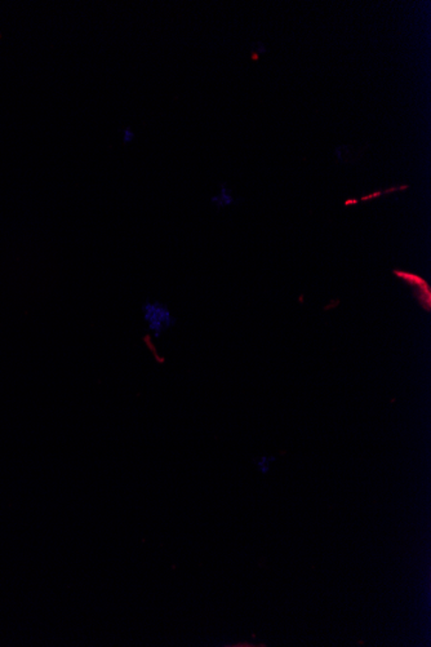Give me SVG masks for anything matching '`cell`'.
<instances>
[{
  "label": "cell",
  "mask_w": 431,
  "mask_h": 647,
  "mask_svg": "<svg viewBox=\"0 0 431 647\" xmlns=\"http://www.w3.org/2000/svg\"><path fill=\"white\" fill-rule=\"evenodd\" d=\"M233 196H230V191L227 188L222 187L221 194L219 196H213L212 204L219 205V207H225L233 204Z\"/></svg>",
  "instance_id": "3957f363"
},
{
  "label": "cell",
  "mask_w": 431,
  "mask_h": 647,
  "mask_svg": "<svg viewBox=\"0 0 431 647\" xmlns=\"http://www.w3.org/2000/svg\"><path fill=\"white\" fill-rule=\"evenodd\" d=\"M135 140V132L131 128L123 129V142L124 143H129Z\"/></svg>",
  "instance_id": "277c9868"
},
{
  "label": "cell",
  "mask_w": 431,
  "mask_h": 647,
  "mask_svg": "<svg viewBox=\"0 0 431 647\" xmlns=\"http://www.w3.org/2000/svg\"><path fill=\"white\" fill-rule=\"evenodd\" d=\"M143 320L148 325L149 331L159 337L163 332L170 330L176 325V317L172 314L170 308L159 301H145L142 305Z\"/></svg>",
  "instance_id": "6da1fadb"
},
{
  "label": "cell",
  "mask_w": 431,
  "mask_h": 647,
  "mask_svg": "<svg viewBox=\"0 0 431 647\" xmlns=\"http://www.w3.org/2000/svg\"><path fill=\"white\" fill-rule=\"evenodd\" d=\"M396 274L398 275L399 278H402V280H404L405 282L410 284L411 287H412L413 294L416 295L417 300L421 303V305L424 306L427 305V309H429V304H430V287L429 284L425 282L422 278H419V275L411 274V273H405V272H396Z\"/></svg>",
  "instance_id": "7a4b0ae2"
}]
</instances>
